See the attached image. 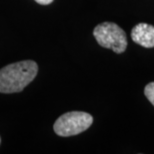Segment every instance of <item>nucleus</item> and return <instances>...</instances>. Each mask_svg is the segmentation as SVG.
<instances>
[{
	"label": "nucleus",
	"mask_w": 154,
	"mask_h": 154,
	"mask_svg": "<svg viewBox=\"0 0 154 154\" xmlns=\"http://www.w3.org/2000/svg\"><path fill=\"white\" fill-rule=\"evenodd\" d=\"M38 65L32 60L15 62L0 69V92L16 93L22 91L37 75Z\"/></svg>",
	"instance_id": "1"
},
{
	"label": "nucleus",
	"mask_w": 154,
	"mask_h": 154,
	"mask_svg": "<svg viewBox=\"0 0 154 154\" xmlns=\"http://www.w3.org/2000/svg\"><path fill=\"white\" fill-rule=\"evenodd\" d=\"M0 143H1V139H0Z\"/></svg>",
	"instance_id": "7"
},
{
	"label": "nucleus",
	"mask_w": 154,
	"mask_h": 154,
	"mask_svg": "<svg viewBox=\"0 0 154 154\" xmlns=\"http://www.w3.org/2000/svg\"><path fill=\"white\" fill-rule=\"evenodd\" d=\"M131 38L145 48L154 47V26L147 23L137 24L131 30Z\"/></svg>",
	"instance_id": "4"
},
{
	"label": "nucleus",
	"mask_w": 154,
	"mask_h": 154,
	"mask_svg": "<svg viewBox=\"0 0 154 154\" xmlns=\"http://www.w3.org/2000/svg\"><path fill=\"white\" fill-rule=\"evenodd\" d=\"M93 117L87 112L71 111L61 115L54 123V131L59 136L68 137L80 134L90 127Z\"/></svg>",
	"instance_id": "3"
},
{
	"label": "nucleus",
	"mask_w": 154,
	"mask_h": 154,
	"mask_svg": "<svg viewBox=\"0 0 154 154\" xmlns=\"http://www.w3.org/2000/svg\"><path fill=\"white\" fill-rule=\"evenodd\" d=\"M35 1L41 5H48V4H50V3H52L53 0H35Z\"/></svg>",
	"instance_id": "6"
},
{
	"label": "nucleus",
	"mask_w": 154,
	"mask_h": 154,
	"mask_svg": "<svg viewBox=\"0 0 154 154\" xmlns=\"http://www.w3.org/2000/svg\"><path fill=\"white\" fill-rule=\"evenodd\" d=\"M93 35L98 44L111 49L115 53H123L127 47V36L121 27L113 22H102L95 27Z\"/></svg>",
	"instance_id": "2"
},
{
	"label": "nucleus",
	"mask_w": 154,
	"mask_h": 154,
	"mask_svg": "<svg viewBox=\"0 0 154 154\" xmlns=\"http://www.w3.org/2000/svg\"><path fill=\"white\" fill-rule=\"evenodd\" d=\"M144 94H145L147 99L149 100V102L154 106V82H150L145 86Z\"/></svg>",
	"instance_id": "5"
}]
</instances>
